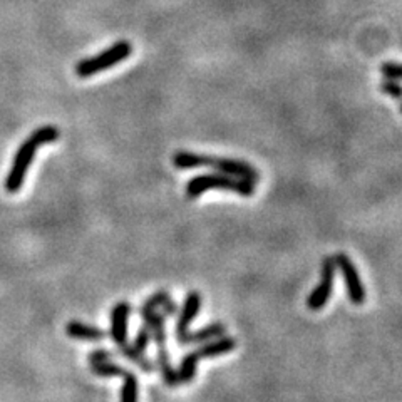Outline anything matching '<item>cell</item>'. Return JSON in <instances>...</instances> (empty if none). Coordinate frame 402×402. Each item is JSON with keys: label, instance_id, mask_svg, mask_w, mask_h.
<instances>
[{"label": "cell", "instance_id": "cell-1", "mask_svg": "<svg viewBox=\"0 0 402 402\" xmlns=\"http://www.w3.org/2000/svg\"><path fill=\"white\" fill-rule=\"evenodd\" d=\"M59 140V129L55 126H43L35 129L27 140L22 143L21 147L17 150L16 158L12 161L11 171H9L6 178V189L7 193H18L21 191L24 179L27 177L32 161H34L37 147L48 143H54Z\"/></svg>", "mask_w": 402, "mask_h": 402}, {"label": "cell", "instance_id": "cell-7", "mask_svg": "<svg viewBox=\"0 0 402 402\" xmlns=\"http://www.w3.org/2000/svg\"><path fill=\"white\" fill-rule=\"evenodd\" d=\"M335 260L334 257H325L322 260V277L320 284L317 285V289L311 294V297L307 298V307L311 311L317 312L322 311L325 307V303L329 302L332 295V286H334V279H335Z\"/></svg>", "mask_w": 402, "mask_h": 402}, {"label": "cell", "instance_id": "cell-12", "mask_svg": "<svg viewBox=\"0 0 402 402\" xmlns=\"http://www.w3.org/2000/svg\"><path fill=\"white\" fill-rule=\"evenodd\" d=\"M379 89L384 92L386 96H389V98L396 99L397 103L401 104V113H402V84H399L397 81H392V79H382L381 84H379Z\"/></svg>", "mask_w": 402, "mask_h": 402}, {"label": "cell", "instance_id": "cell-9", "mask_svg": "<svg viewBox=\"0 0 402 402\" xmlns=\"http://www.w3.org/2000/svg\"><path fill=\"white\" fill-rule=\"evenodd\" d=\"M201 308V295L198 292H189L184 298L182 313H179L178 323H177V340L178 344L188 345V339L191 335L189 332V323H191L193 318L198 316Z\"/></svg>", "mask_w": 402, "mask_h": 402}, {"label": "cell", "instance_id": "cell-15", "mask_svg": "<svg viewBox=\"0 0 402 402\" xmlns=\"http://www.w3.org/2000/svg\"><path fill=\"white\" fill-rule=\"evenodd\" d=\"M114 355L109 350H96V352L89 354V362H101V360H111Z\"/></svg>", "mask_w": 402, "mask_h": 402}, {"label": "cell", "instance_id": "cell-5", "mask_svg": "<svg viewBox=\"0 0 402 402\" xmlns=\"http://www.w3.org/2000/svg\"><path fill=\"white\" fill-rule=\"evenodd\" d=\"M133 52V45L128 40H119L109 49L103 50V52L94 55V57H87L84 61H79L76 64V74L79 77H91L96 74L108 71V69L114 67L116 64L126 61V59Z\"/></svg>", "mask_w": 402, "mask_h": 402}, {"label": "cell", "instance_id": "cell-10", "mask_svg": "<svg viewBox=\"0 0 402 402\" xmlns=\"http://www.w3.org/2000/svg\"><path fill=\"white\" fill-rule=\"evenodd\" d=\"M131 313V305L128 302H119L114 305L111 312V339L118 345L119 352L128 347V317Z\"/></svg>", "mask_w": 402, "mask_h": 402}, {"label": "cell", "instance_id": "cell-8", "mask_svg": "<svg viewBox=\"0 0 402 402\" xmlns=\"http://www.w3.org/2000/svg\"><path fill=\"white\" fill-rule=\"evenodd\" d=\"M334 260L337 268H340L342 277H344L345 289H347L350 302L354 305L366 303V286H364L362 281H360L357 268H355L352 260H350L345 253H337Z\"/></svg>", "mask_w": 402, "mask_h": 402}, {"label": "cell", "instance_id": "cell-2", "mask_svg": "<svg viewBox=\"0 0 402 402\" xmlns=\"http://www.w3.org/2000/svg\"><path fill=\"white\" fill-rule=\"evenodd\" d=\"M173 166L178 169H193V168H213L220 173L230 174V177L247 179L253 184L260 182V174L242 160H230V158H218V156H206V155H195V152L178 151L173 155Z\"/></svg>", "mask_w": 402, "mask_h": 402}, {"label": "cell", "instance_id": "cell-4", "mask_svg": "<svg viewBox=\"0 0 402 402\" xmlns=\"http://www.w3.org/2000/svg\"><path fill=\"white\" fill-rule=\"evenodd\" d=\"M140 313L143 317V322H145L143 325L150 327L152 339H155L161 376H163L164 382L168 386L171 387L179 386L178 372L171 367L168 349H166V317H168V313H166L164 311H161V312L146 311V312H140Z\"/></svg>", "mask_w": 402, "mask_h": 402}, {"label": "cell", "instance_id": "cell-11", "mask_svg": "<svg viewBox=\"0 0 402 402\" xmlns=\"http://www.w3.org/2000/svg\"><path fill=\"white\" fill-rule=\"evenodd\" d=\"M66 334L71 339L76 340H87V342H98L103 340L106 337V332L101 330L99 327L89 325V323L79 322V320H71L66 325Z\"/></svg>", "mask_w": 402, "mask_h": 402}, {"label": "cell", "instance_id": "cell-13", "mask_svg": "<svg viewBox=\"0 0 402 402\" xmlns=\"http://www.w3.org/2000/svg\"><path fill=\"white\" fill-rule=\"evenodd\" d=\"M381 72L384 74L386 79L402 81V64L399 62H384L381 66Z\"/></svg>", "mask_w": 402, "mask_h": 402}, {"label": "cell", "instance_id": "cell-6", "mask_svg": "<svg viewBox=\"0 0 402 402\" xmlns=\"http://www.w3.org/2000/svg\"><path fill=\"white\" fill-rule=\"evenodd\" d=\"M235 347H237V340H235L233 337H218V340L203 345V347L196 349L195 352H189L188 355H184L182 360V366H179L178 371L179 384H186V382H191L193 379H195L198 360L206 357H216V355L221 354H228L232 352V350H235Z\"/></svg>", "mask_w": 402, "mask_h": 402}, {"label": "cell", "instance_id": "cell-14", "mask_svg": "<svg viewBox=\"0 0 402 402\" xmlns=\"http://www.w3.org/2000/svg\"><path fill=\"white\" fill-rule=\"evenodd\" d=\"M151 339H152L151 329H150V327L143 325L141 330L138 332V337H136V339H134L133 347L136 349V350H140V352H145V350L147 349V345H150Z\"/></svg>", "mask_w": 402, "mask_h": 402}, {"label": "cell", "instance_id": "cell-3", "mask_svg": "<svg viewBox=\"0 0 402 402\" xmlns=\"http://www.w3.org/2000/svg\"><path fill=\"white\" fill-rule=\"evenodd\" d=\"M208 189H223V191H233L240 196H253L255 195V184L247 182V179L230 177V174H203V177H196L189 179L186 184V198L195 200V198L201 196Z\"/></svg>", "mask_w": 402, "mask_h": 402}]
</instances>
